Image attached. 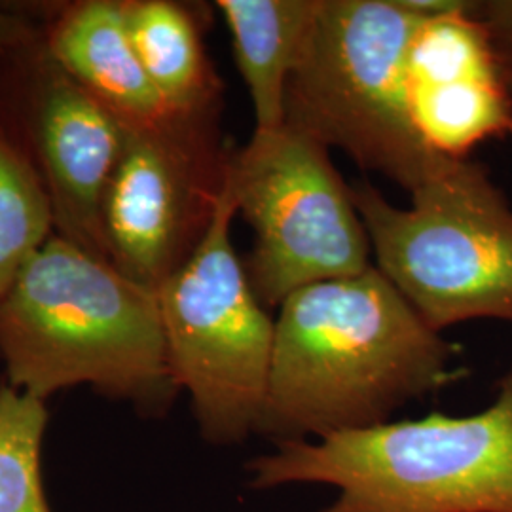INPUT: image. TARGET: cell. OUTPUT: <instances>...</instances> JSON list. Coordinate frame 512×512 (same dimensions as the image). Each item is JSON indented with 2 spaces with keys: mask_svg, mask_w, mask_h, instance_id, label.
I'll return each mask as SVG.
<instances>
[{
  "mask_svg": "<svg viewBox=\"0 0 512 512\" xmlns=\"http://www.w3.org/2000/svg\"><path fill=\"white\" fill-rule=\"evenodd\" d=\"M277 310L256 433L274 444L385 423L461 374L454 366L458 349L376 266L304 287Z\"/></svg>",
  "mask_w": 512,
  "mask_h": 512,
  "instance_id": "cell-1",
  "label": "cell"
},
{
  "mask_svg": "<svg viewBox=\"0 0 512 512\" xmlns=\"http://www.w3.org/2000/svg\"><path fill=\"white\" fill-rule=\"evenodd\" d=\"M6 384L40 401L90 385L150 418L181 393L158 293L54 234L0 304Z\"/></svg>",
  "mask_w": 512,
  "mask_h": 512,
  "instance_id": "cell-2",
  "label": "cell"
},
{
  "mask_svg": "<svg viewBox=\"0 0 512 512\" xmlns=\"http://www.w3.org/2000/svg\"><path fill=\"white\" fill-rule=\"evenodd\" d=\"M247 473L253 490L336 488L321 512H512V366L478 414L277 442L272 454L247 463Z\"/></svg>",
  "mask_w": 512,
  "mask_h": 512,
  "instance_id": "cell-3",
  "label": "cell"
},
{
  "mask_svg": "<svg viewBox=\"0 0 512 512\" xmlns=\"http://www.w3.org/2000/svg\"><path fill=\"white\" fill-rule=\"evenodd\" d=\"M376 268L442 334L512 323V205L471 156H440L397 207L372 183L351 188Z\"/></svg>",
  "mask_w": 512,
  "mask_h": 512,
  "instance_id": "cell-4",
  "label": "cell"
},
{
  "mask_svg": "<svg viewBox=\"0 0 512 512\" xmlns=\"http://www.w3.org/2000/svg\"><path fill=\"white\" fill-rule=\"evenodd\" d=\"M423 18L399 0H321L285 93V126L408 194L442 154L414 124L406 59Z\"/></svg>",
  "mask_w": 512,
  "mask_h": 512,
  "instance_id": "cell-5",
  "label": "cell"
},
{
  "mask_svg": "<svg viewBox=\"0 0 512 512\" xmlns=\"http://www.w3.org/2000/svg\"><path fill=\"white\" fill-rule=\"evenodd\" d=\"M236 217L226 181L202 245L158 289L173 378L190 397L200 435L215 446L258 433L274 353L275 317L236 253Z\"/></svg>",
  "mask_w": 512,
  "mask_h": 512,
  "instance_id": "cell-6",
  "label": "cell"
},
{
  "mask_svg": "<svg viewBox=\"0 0 512 512\" xmlns=\"http://www.w3.org/2000/svg\"><path fill=\"white\" fill-rule=\"evenodd\" d=\"M228 186L255 232L245 270L268 310L304 287L374 266L351 188L329 148L308 135L289 126L255 129L232 150Z\"/></svg>",
  "mask_w": 512,
  "mask_h": 512,
  "instance_id": "cell-7",
  "label": "cell"
},
{
  "mask_svg": "<svg viewBox=\"0 0 512 512\" xmlns=\"http://www.w3.org/2000/svg\"><path fill=\"white\" fill-rule=\"evenodd\" d=\"M220 116H179L164 128L124 129L103 198L110 262L156 291L202 245L226 190L232 150Z\"/></svg>",
  "mask_w": 512,
  "mask_h": 512,
  "instance_id": "cell-8",
  "label": "cell"
},
{
  "mask_svg": "<svg viewBox=\"0 0 512 512\" xmlns=\"http://www.w3.org/2000/svg\"><path fill=\"white\" fill-rule=\"evenodd\" d=\"M0 128L37 169L55 234L110 262L103 198L124 128L55 61L42 31L0 57Z\"/></svg>",
  "mask_w": 512,
  "mask_h": 512,
  "instance_id": "cell-9",
  "label": "cell"
},
{
  "mask_svg": "<svg viewBox=\"0 0 512 512\" xmlns=\"http://www.w3.org/2000/svg\"><path fill=\"white\" fill-rule=\"evenodd\" d=\"M408 97L425 145L465 158L478 145L512 137V93L471 0L423 18L406 59Z\"/></svg>",
  "mask_w": 512,
  "mask_h": 512,
  "instance_id": "cell-10",
  "label": "cell"
},
{
  "mask_svg": "<svg viewBox=\"0 0 512 512\" xmlns=\"http://www.w3.org/2000/svg\"><path fill=\"white\" fill-rule=\"evenodd\" d=\"M55 61L124 129L164 128L179 114L150 82L129 38L122 0L59 4L42 27Z\"/></svg>",
  "mask_w": 512,
  "mask_h": 512,
  "instance_id": "cell-11",
  "label": "cell"
},
{
  "mask_svg": "<svg viewBox=\"0 0 512 512\" xmlns=\"http://www.w3.org/2000/svg\"><path fill=\"white\" fill-rule=\"evenodd\" d=\"M255 129L285 126L287 84L306 50L321 0H219Z\"/></svg>",
  "mask_w": 512,
  "mask_h": 512,
  "instance_id": "cell-12",
  "label": "cell"
},
{
  "mask_svg": "<svg viewBox=\"0 0 512 512\" xmlns=\"http://www.w3.org/2000/svg\"><path fill=\"white\" fill-rule=\"evenodd\" d=\"M129 38L169 109L220 116L222 80L203 42L200 10L175 0H122Z\"/></svg>",
  "mask_w": 512,
  "mask_h": 512,
  "instance_id": "cell-13",
  "label": "cell"
},
{
  "mask_svg": "<svg viewBox=\"0 0 512 512\" xmlns=\"http://www.w3.org/2000/svg\"><path fill=\"white\" fill-rule=\"evenodd\" d=\"M54 234V209L37 169L0 128V304Z\"/></svg>",
  "mask_w": 512,
  "mask_h": 512,
  "instance_id": "cell-14",
  "label": "cell"
},
{
  "mask_svg": "<svg viewBox=\"0 0 512 512\" xmlns=\"http://www.w3.org/2000/svg\"><path fill=\"white\" fill-rule=\"evenodd\" d=\"M46 403L0 384V512H54L44 490Z\"/></svg>",
  "mask_w": 512,
  "mask_h": 512,
  "instance_id": "cell-15",
  "label": "cell"
},
{
  "mask_svg": "<svg viewBox=\"0 0 512 512\" xmlns=\"http://www.w3.org/2000/svg\"><path fill=\"white\" fill-rule=\"evenodd\" d=\"M471 12L482 25L499 73L512 93V0H471Z\"/></svg>",
  "mask_w": 512,
  "mask_h": 512,
  "instance_id": "cell-16",
  "label": "cell"
},
{
  "mask_svg": "<svg viewBox=\"0 0 512 512\" xmlns=\"http://www.w3.org/2000/svg\"><path fill=\"white\" fill-rule=\"evenodd\" d=\"M42 27H37L29 19L21 18L10 8L0 6V57L37 38Z\"/></svg>",
  "mask_w": 512,
  "mask_h": 512,
  "instance_id": "cell-17",
  "label": "cell"
}]
</instances>
